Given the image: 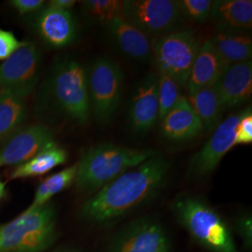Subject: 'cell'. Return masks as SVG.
Instances as JSON below:
<instances>
[{"label": "cell", "mask_w": 252, "mask_h": 252, "mask_svg": "<svg viewBox=\"0 0 252 252\" xmlns=\"http://www.w3.org/2000/svg\"><path fill=\"white\" fill-rule=\"evenodd\" d=\"M170 162L158 153L111 180L81 207L83 220L108 225L152 201L166 183Z\"/></svg>", "instance_id": "1"}, {"label": "cell", "mask_w": 252, "mask_h": 252, "mask_svg": "<svg viewBox=\"0 0 252 252\" xmlns=\"http://www.w3.org/2000/svg\"><path fill=\"white\" fill-rule=\"evenodd\" d=\"M156 152L132 149L112 143L92 146L81 155L75 180L81 192L94 193L123 173L142 163Z\"/></svg>", "instance_id": "2"}, {"label": "cell", "mask_w": 252, "mask_h": 252, "mask_svg": "<svg viewBox=\"0 0 252 252\" xmlns=\"http://www.w3.org/2000/svg\"><path fill=\"white\" fill-rule=\"evenodd\" d=\"M173 215L202 249L209 252H238L231 227L206 200L185 195L171 204Z\"/></svg>", "instance_id": "3"}, {"label": "cell", "mask_w": 252, "mask_h": 252, "mask_svg": "<svg viewBox=\"0 0 252 252\" xmlns=\"http://www.w3.org/2000/svg\"><path fill=\"white\" fill-rule=\"evenodd\" d=\"M57 238L56 214L49 203L30 207L20 216L0 225V252H42Z\"/></svg>", "instance_id": "4"}, {"label": "cell", "mask_w": 252, "mask_h": 252, "mask_svg": "<svg viewBox=\"0 0 252 252\" xmlns=\"http://www.w3.org/2000/svg\"><path fill=\"white\" fill-rule=\"evenodd\" d=\"M53 94L58 108L73 121L85 125L91 115L86 69L75 59L58 63L53 76Z\"/></svg>", "instance_id": "5"}, {"label": "cell", "mask_w": 252, "mask_h": 252, "mask_svg": "<svg viewBox=\"0 0 252 252\" xmlns=\"http://www.w3.org/2000/svg\"><path fill=\"white\" fill-rule=\"evenodd\" d=\"M87 73L91 112L101 125H108L117 111L124 89V73L107 56L98 57Z\"/></svg>", "instance_id": "6"}, {"label": "cell", "mask_w": 252, "mask_h": 252, "mask_svg": "<svg viewBox=\"0 0 252 252\" xmlns=\"http://www.w3.org/2000/svg\"><path fill=\"white\" fill-rule=\"evenodd\" d=\"M200 46L195 34L189 29L155 38L153 58L158 71L177 81L180 88H186Z\"/></svg>", "instance_id": "7"}, {"label": "cell", "mask_w": 252, "mask_h": 252, "mask_svg": "<svg viewBox=\"0 0 252 252\" xmlns=\"http://www.w3.org/2000/svg\"><path fill=\"white\" fill-rule=\"evenodd\" d=\"M123 18L156 38L179 31L184 21L173 0H126Z\"/></svg>", "instance_id": "8"}, {"label": "cell", "mask_w": 252, "mask_h": 252, "mask_svg": "<svg viewBox=\"0 0 252 252\" xmlns=\"http://www.w3.org/2000/svg\"><path fill=\"white\" fill-rule=\"evenodd\" d=\"M171 241L161 222L142 217L127 223L112 235L107 252H170Z\"/></svg>", "instance_id": "9"}, {"label": "cell", "mask_w": 252, "mask_h": 252, "mask_svg": "<svg viewBox=\"0 0 252 252\" xmlns=\"http://www.w3.org/2000/svg\"><path fill=\"white\" fill-rule=\"evenodd\" d=\"M251 109L252 107L239 110L220 122L207 143L190 158L187 170L189 178L204 179L216 169L222 158L234 148L236 126Z\"/></svg>", "instance_id": "10"}, {"label": "cell", "mask_w": 252, "mask_h": 252, "mask_svg": "<svg viewBox=\"0 0 252 252\" xmlns=\"http://www.w3.org/2000/svg\"><path fill=\"white\" fill-rule=\"evenodd\" d=\"M40 57L36 44L26 41L0 64V89L34 90L38 81Z\"/></svg>", "instance_id": "11"}, {"label": "cell", "mask_w": 252, "mask_h": 252, "mask_svg": "<svg viewBox=\"0 0 252 252\" xmlns=\"http://www.w3.org/2000/svg\"><path fill=\"white\" fill-rule=\"evenodd\" d=\"M159 121L157 76L150 73L135 85L128 110L131 131L136 135H146Z\"/></svg>", "instance_id": "12"}, {"label": "cell", "mask_w": 252, "mask_h": 252, "mask_svg": "<svg viewBox=\"0 0 252 252\" xmlns=\"http://www.w3.org/2000/svg\"><path fill=\"white\" fill-rule=\"evenodd\" d=\"M53 142V133L46 126L34 125L22 128L11 135L0 150V166H18Z\"/></svg>", "instance_id": "13"}, {"label": "cell", "mask_w": 252, "mask_h": 252, "mask_svg": "<svg viewBox=\"0 0 252 252\" xmlns=\"http://www.w3.org/2000/svg\"><path fill=\"white\" fill-rule=\"evenodd\" d=\"M33 27L46 44L55 49L72 44L78 36V27L72 13L49 5L38 10Z\"/></svg>", "instance_id": "14"}, {"label": "cell", "mask_w": 252, "mask_h": 252, "mask_svg": "<svg viewBox=\"0 0 252 252\" xmlns=\"http://www.w3.org/2000/svg\"><path fill=\"white\" fill-rule=\"evenodd\" d=\"M215 86L225 110L248 103L252 95V61L230 64Z\"/></svg>", "instance_id": "15"}, {"label": "cell", "mask_w": 252, "mask_h": 252, "mask_svg": "<svg viewBox=\"0 0 252 252\" xmlns=\"http://www.w3.org/2000/svg\"><path fill=\"white\" fill-rule=\"evenodd\" d=\"M109 36L121 53L138 61H151L153 41L139 28L126 19L117 17L106 26Z\"/></svg>", "instance_id": "16"}, {"label": "cell", "mask_w": 252, "mask_h": 252, "mask_svg": "<svg viewBox=\"0 0 252 252\" xmlns=\"http://www.w3.org/2000/svg\"><path fill=\"white\" fill-rule=\"evenodd\" d=\"M229 65L212 44L208 40L206 41L200 46L198 54L190 69L186 85L188 94L214 86Z\"/></svg>", "instance_id": "17"}, {"label": "cell", "mask_w": 252, "mask_h": 252, "mask_svg": "<svg viewBox=\"0 0 252 252\" xmlns=\"http://www.w3.org/2000/svg\"><path fill=\"white\" fill-rule=\"evenodd\" d=\"M161 131L166 139L173 142H187L204 133L199 118L183 95L161 121Z\"/></svg>", "instance_id": "18"}, {"label": "cell", "mask_w": 252, "mask_h": 252, "mask_svg": "<svg viewBox=\"0 0 252 252\" xmlns=\"http://www.w3.org/2000/svg\"><path fill=\"white\" fill-rule=\"evenodd\" d=\"M209 18L216 24L220 31L246 33L252 27V1H212Z\"/></svg>", "instance_id": "19"}, {"label": "cell", "mask_w": 252, "mask_h": 252, "mask_svg": "<svg viewBox=\"0 0 252 252\" xmlns=\"http://www.w3.org/2000/svg\"><path fill=\"white\" fill-rule=\"evenodd\" d=\"M26 89H0V143L14 135L27 119Z\"/></svg>", "instance_id": "20"}, {"label": "cell", "mask_w": 252, "mask_h": 252, "mask_svg": "<svg viewBox=\"0 0 252 252\" xmlns=\"http://www.w3.org/2000/svg\"><path fill=\"white\" fill-rule=\"evenodd\" d=\"M191 108L199 118L204 132L211 133L220 124L225 109L219 96L216 86L189 94L187 97Z\"/></svg>", "instance_id": "21"}, {"label": "cell", "mask_w": 252, "mask_h": 252, "mask_svg": "<svg viewBox=\"0 0 252 252\" xmlns=\"http://www.w3.org/2000/svg\"><path fill=\"white\" fill-rule=\"evenodd\" d=\"M208 41L229 64L252 61V36L247 33L218 31Z\"/></svg>", "instance_id": "22"}, {"label": "cell", "mask_w": 252, "mask_h": 252, "mask_svg": "<svg viewBox=\"0 0 252 252\" xmlns=\"http://www.w3.org/2000/svg\"><path fill=\"white\" fill-rule=\"evenodd\" d=\"M67 153L55 142L49 145L33 158L18 165L10 175L11 180L42 176L66 162Z\"/></svg>", "instance_id": "23"}, {"label": "cell", "mask_w": 252, "mask_h": 252, "mask_svg": "<svg viewBox=\"0 0 252 252\" xmlns=\"http://www.w3.org/2000/svg\"><path fill=\"white\" fill-rule=\"evenodd\" d=\"M77 172L78 163H75L62 171L48 177L36 189L34 201L30 207L46 205L54 195L69 188L73 183H75Z\"/></svg>", "instance_id": "24"}, {"label": "cell", "mask_w": 252, "mask_h": 252, "mask_svg": "<svg viewBox=\"0 0 252 252\" xmlns=\"http://www.w3.org/2000/svg\"><path fill=\"white\" fill-rule=\"evenodd\" d=\"M85 13L91 19L107 26L112 20L123 17L124 1L121 0H86L81 1Z\"/></svg>", "instance_id": "25"}, {"label": "cell", "mask_w": 252, "mask_h": 252, "mask_svg": "<svg viewBox=\"0 0 252 252\" xmlns=\"http://www.w3.org/2000/svg\"><path fill=\"white\" fill-rule=\"evenodd\" d=\"M158 84V102H159V121L174 108L179 102L180 96V85L172 78L160 74L157 76Z\"/></svg>", "instance_id": "26"}, {"label": "cell", "mask_w": 252, "mask_h": 252, "mask_svg": "<svg viewBox=\"0 0 252 252\" xmlns=\"http://www.w3.org/2000/svg\"><path fill=\"white\" fill-rule=\"evenodd\" d=\"M176 2L183 19L203 24L209 18L212 0H177Z\"/></svg>", "instance_id": "27"}, {"label": "cell", "mask_w": 252, "mask_h": 252, "mask_svg": "<svg viewBox=\"0 0 252 252\" xmlns=\"http://www.w3.org/2000/svg\"><path fill=\"white\" fill-rule=\"evenodd\" d=\"M26 44V41H20L11 31L0 28V60L8 59L20 47Z\"/></svg>", "instance_id": "28"}, {"label": "cell", "mask_w": 252, "mask_h": 252, "mask_svg": "<svg viewBox=\"0 0 252 252\" xmlns=\"http://www.w3.org/2000/svg\"><path fill=\"white\" fill-rule=\"evenodd\" d=\"M234 231L242 239L244 249L251 252L252 248V215L244 214L238 217L234 221Z\"/></svg>", "instance_id": "29"}, {"label": "cell", "mask_w": 252, "mask_h": 252, "mask_svg": "<svg viewBox=\"0 0 252 252\" xmlns=\"http://www.w3.org/2000/svg\"><path fill=\"white\" fill-rule=\"evenodd\" d=\"M252 110L245 114L235 129L234 146L252 144Z\"/></svg>", "instance_id": "30"}, {"label": "cell", "mask_w": 252, "mask_h": 252, "mask_svg": "<svg viewBox=\"0 0 252 252\" xmlns=\"http://www.w3.org/2000/svg\"><path fill=\"white\" fill-rule=\"evenodd\" d=\"M9 5L18 11L19 15H26L32 12H36L43 8V0H11Z\"/></svg>", "instance_id": "31"}, {"label": "cell", "mask_w": 252, "mask_h": 252, "mask_svg": "<svg viewBox=\"0 0 252 252\" xmlns=\"http://www.w3.org/2000/svg\"><path fill=\"white\" fill-rule=\"evenodd\" d=\"M75 4V0H52L49 2V6L63 10H69Z\"/></svg>", "instance_id": "32"}, {"label": "cell", "mask_w": 252, "mask_h": 252, "mask_svg": "<svg viewBox=\"0 0 252 252\" xmlns=\"http://www.w3.org/2000/svg\"><path fill=\"white\" fill-rule=\"evenodd\" d=\"M5 192H6V190H5V184L0 180V200L4 197Z\"/></svg>", "instance_id": "33"}, {"label": "cell", "mask_w": 252, "mask_h": 252, "mask_svg": "<svg viewBox=\"0 0 252 252\" xmlns=\"http://www.w3.org/2000/svg\"><path fill=\"white\" fill-rule=\"evenodd\" d=\"M55 252H80L78 250L75 249H62L59 251H56Z\"/></svg>", "instance_id": "34"}]
</instances>
